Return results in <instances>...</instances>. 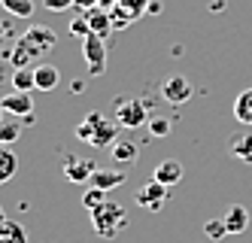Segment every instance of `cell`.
<instances>
[{
    "instance_id": "6da1fadb",
    "label": "cell",
    "mask_w": 252,
    "mask_h": 243,
    "mask_svg": "<svg viewBox=\"0 0 252 243\" xmlns=\"http://www.w3.org/2000/svg\"><path fill=\"white\" fill-rule=\"evenodd\" d=\"M58 43V36L52 28L46 25H31V31L22 36L19 43H15V52H9L6 58L12 61V67H28V61H40L46 58V52L49 49H55Z\"/></svg>"
},
{
    "instance_id": "7a4b0ae2",
    "label": "cell",
    "mask_w": 252,
    "mask_h": 243,
    "mask_svg": "<svg viewBox=\"0 0 252 243\" xmlns=\"http://www.w3.org/2000/svg\"><path fill=\"white\" fill-rule=\"evenodd\" d=\"M119 122L113 116H103V113H88L79 125H76V137L85 140L88 146H94V149H103V146H113L119 140Z\"/></svg>"
},
{
    "instance_id": "3957f363",
    "label": "cell",
    "mask_w": 252,
    "mask_h": 243,
    "mask_svg": "<svg viewBox=\"0 0 252 243\" xmlns=\"http://www.w3.org/2000/svg\"><path fill=\"white\" fill-rule=\"evenodd\" d=\"M92 228L103 240H113V237H119L125 228H128V213H125V207H119L116 201L106 198L100 207L92 210Z\"/></svg>"
},
{
    "instance_id": "277c9868",
    "label": "cell",
    "mask_w": 252,
    "mask_h": 243,
    "mask_svg": "<svg viewBox=\"0 0 252 243\" xmlns=\"http://www.w3.org/2000/svg\"><path fill=\"white\" fill-rule=\"evenodd\" d=\"M113 119L122 128L134 131V128H140V125L149 122V109H146V104H143L140 98H134V95H119L113 101Z\"/></svg>"
},
{
    "instance_id": "5b68a950",
    "label": "cell",
    "mask_w": 252,
    "mask_h": 243,
    "mask_svg": "<svg viewBox=\"0 0 252 243\" xmlns=\"http://www.w3.org/2000/svg\"><path fill=\"white\" fill-rule=\"evenodd\" d=\"M82 55H85L88 73H92V76H103V70H106V36L88 34L82 40Z\"/></svg>"
},
{
    "instance_id": "8992f818",
    "label": "cell",
    "mask_w": 252,
    "mask_h": 243,
    "mask_svg": "<svg viewBox=\"0 0 252 243\" xmlns=\"http://www.w3.org/2000/svg\"><path fill=\"white\" fill-rule=\"evenodd\" d=\"M134 201H137V207H140V210L158 213V210L167 204V185H161L158 179H149V182H143L140 189H137Z\"/></svg>"
},
{
    "instance_id": "52a82bcc",
    "label": "cell",
    "mask_w": 252,
    "mask_h": 243,
    "mask_svg": "<svg viewBox=\"0 0 252 243\" xmlns=\"http://www.w3.org/2000/svg\"><path fill=\"white\" fill-rule=\"evenodd\" d=\"M161 98H164L170 106L189 104V101L194 98V85L183 76V73H173V76H167L164 82H161Z\"/></svg>"
},
{
    "instance_id": "ba28073f",
    "label": "cell",
    "mask_w": 252,
    "mask_h": 243,
    "mask_svg": "<svg viewBox=\"0 0 252 243\" xmlns=\"http://www.w3.org/2000/svg\"><path fill=\"white\" fill-rule=\"evenodd\" d=\"M61 171H64V179H67V182H88V179L94 176L97 164H94L92 158H73V155H64Z\"/></svg>"
},
{
    "instance_id": "9c48e42d",
    "label": "cell",
    "mask_w": 252,
    "mask_h": 243,
    "mask_svg": "<svg viewBox=\"0 0 252 243\" xmlns=\"http://www.w3.org/2000/svg\"><path fill=\"white\" fill-rule=\"evenodd\" d=\"M0 106L6 113H12L15 119H22V116L33 113V98H31V91H9V95L0 98Z\"/></svg>"
},
{
    "instance_id": "30bf717a",
    "label": "cell",
    "mask_w": 252,
    "mask_h": 243,
    "mask_svg": "<svg viewBox=\"0 0 252 243\" xmlns=\"http://www.w3.org/2000/svg\"><path fill=\"white\" fill-rule=\"evenodd\" d=\"M183 176H186V167L179 164L176 158H164V161H161L155 171H152V179H158L161 185H167V189H170V185H176Z\"/></svg>"
},
{
    "instance_id": "8fae6325",
    "label": "cell",
    "mask_w": 252,
    "mask_h": 243,
    "mask_svg": "<svg viewBox=\"0 0 252 243\" xmlns=\"http://www.w3.org/2000/svg\"><path fill=\"white\" fill-rule=\"evenodd\" d=\"M33 79H37V91H55L61 85V70L55 64L40 61L37 67H33Z\"/></svg>"
},
{
    "instance_id": "7c38bea8",
    "label": "cell",
    "mask_w": 252,
    "mask_h": 243,
    "mask_svg": "<svg viewBox=\"0 0 252 243\" xmlns=\"http://www.w3.org/2000/svg\"><path fill=\"white\" fill-rule=\"evenodd\" d=\"M125 179H128V176H125V171H110V167H97L94 176H92V185H94V189H103V192H113V189H119Z\"/></svg>"
},
{
    "instance_id": "4fadbf2b",
    "label": "cell",
    "mask_w": 252,
    "mask_h": 243,
    "mask_svg": "<svg viewBox=\"0 0 252 243\" xmlns=\"http://www.w3.org/2000/svg\"><path fill=\"white\" fill-rule=\"evenodd\" d=\"M222 219H225V228H228V234H243V231L249 228V210H246V207H240V204H234V207H228Z\"/></svg>"
},
{
    "instance_id": "5bb4252c",
    "label": "cell",
    "mask_w": 252,
    "mask_h": 243,
    "mask_svg": "<svg viewBox=\"0 0 252 243\" xmlns=\"http://www.w3.org/2000/svg\"><path fill=\"white\" fill-rule=\"evenodd\" d=\"M110 155H113L116 164H134L140 158V143H134V140H116L110 146Z\"/></svg>"
},
{
    "instance_id": "9a60e30c",
    "label": "cell",
    "mask_w": 252,
    "mask_h": 243,
    "mask_svg": "<svg viewBox=\"0 0 252 243\" xmlns=\"http://www.w3.org/2000/svg\"><path fill=\"white\" fill-rule=\"evenodd\" d=\"M234 119L246 128H252V88H243L240 95L234 98Z\"/></svg>"
},
{
    "instance_id": "2e32d148",
    "label": "cell",
    "mask_w": 252,
    "mask_h": 243,
    "mask_svg": "<svg viewBox=\"0 0 252 243\" xmlns=\"http://www.w3.org/2000/svg\"><path fill=\"white\" fill-rule=\"evenodd\" d=\"M85 18H88V28H92V34H100V36H106V34L113 31V18L103 12V6L85 9Z\"/></svg>"
},
{
    "instance_id": "e0dca14e",
    "label": "cell",
    "mask_w": 252,
    "mask_h": 243,
    "mask_svg": "<svg viewBox=\"0 0 252 243\" xmlns=\"http://www.w3.org/2000/svg\"><path fill=\"white\" fill-rule=\"evenodd\" d=\"M228 152L237 158V161H246V164H249V161H252V134H234Z\"/></svg>"
},
{
    "instance_id": "ac0fdd59",
    "label": "cell",
    "mask_w": 252,
    "mask_h": 243,
    "mask_svg": "<svg viewBox=\"0 0 252 243\" xmlns=\"http://www.w3.org/2000/svg\"><path fill=\"white\" fill-rule=\"evenodd\" d=\"M0 243H28V231L15 219H3L0 222Z\"/></svg>"
},
{
    "instance_id": "d6986e66",
    "label": "cell",
    "mask_w": 252,
    "mask_h": 243,
    "mask_svg": "<svg viewBox=\"0 0 252 243\" xmlns=\"http://www.w3.org/2000/svg\"><path fill=\"white\" fill-rule=\"evenodd\" d=\"M15 171H19V158H15V152L9 146H0V185L9 182L15 176Z\"/></svg>"
},
{
    "instance_id": "ffe728a7",
    "label": "cell",
    "mask_w": 252,
    "mask_h": 243,
    "mask_svg": "<svg viewBox=\"0 0 252 243\" xmlns=\"http://www.w3.org/2000/svg\"><path fill=\"white\" fill-rule=\"evenodd\" d=\"M9 79H12V91H33L37 88V79H33L31 67H15Z\"/></svg>"
},
{
    "instance_id": "44dd1931",
    "label": "cell",
    "mask_w": 252,
    "mask_h": 243,
    "mask_svg": "<svg viewBox=\"0 0 252 243\" xmlns=\"http://www.w3.org/2000/svg\"><path fill=\"white\" fill-rule=\"evenodd\" d=\"M0 6L15 18H31L33 15V0H0Z\"/></svg>"
},
{
    "instance_id": "7402d4cb",
    "label": "cell",
    "mask_w": 252,
    "mask_h": 243,
    "mask_svg": "<svg viewBox=\"0 0 252 243\" xmlns=\"http://www.w3.org/2000/svg\"><path fill=\"white\" fill-rule=\"evenodd\" d=\"M22 119L19 122H0V146H12L15 140L22 137Z\"/></svg>"
},
{
    "instance_id": "603a6c76",
    "label": "cell",
    "mask_w": 252,
    "mask_h": 243,
    "mask_svg": "<svg viewBox=\"0 0 252 243\" xmlns=\"http://www.w3.org/2000/svg\"><path fill=\"white\" fill-rule=\"evenodd\" d=\"M146 128H149V134H152V137H167L170 131H173V122H170L167 116H149Z\"/></svg>"
},
{
    "instance_id": "cb8c5ba5",
    "label": "cell",
    "mask_w": 252,
    "mask_h": 243,
    "mask_svg": "<svg viewBox=\"0 0 252 243\" xmlns=\"http://www.w3.org/2000/svg\"><path fill=\"white\" fill-rule=\"evenodd\" d=\"M103 201H106V192H103V189H94V185L82 195V204H85V210H88V213H92L94 207H100Z\"/></svg>"
},
{
    "instance_id": "d4e9b609",
    "label": "cell",
    "mask_w": 252,
    "mask_h": 243,
    "mask_svg": "<svg viewBox=\"0 0 252 243\" xmlns=\"http://www.w3.org/2000/svg\"><path fill=\"white\" fill-rule=\"evenodd\" d=\"M204 234H207L210 240H222V237L228 234V228H225V219H210L207 225H204Z\"/></svg>"
},
{
    "instance_id": "484cf974",
    "label": "cell",
    "mask_w": 252,
    "mask_h": 243,
    "mask_svg": "<svg viewBox=\"0 0 252 243\" xmlns=\"http://www.w3.org/2000/svg\"><path fill=\"white\" fill-rule=\"evenodd\" d=\"M70 34H73V36H82V40H85V36L92 34V28H88V18H85V15H82V18H73V22H70Z\"/></svg>"
},
{
    "instance_id": "4316f807",
    "label": "cell",
    "mask_w": 252,
    "mask_h": 243,
    "mask_svg": "<svg viewBox=\"0 0 252 243\" xmlns=\"http://www.w3.org/2000/svg\"><path fill=\"white\" fill-rule=\"evenodd\" d=\"M43 6H46L49 12H64V9H70V6H76V0H43Z\"/></svg>"
},
{
    "instance_id": "83f0119b",
    "label": "cell",
    "mask_w": 252,
    "mask_h": 243,
    "mask_svg": "<svg viewBox=\"0 0 252 243\" xmlns=\"http://www.w3.org/2000/svg\"><path fill=\"white\" fill-rule=\"evenodd\" d=\"M106 0H76V6H82V9H94V6H103Z\"/></svg>"
},
{
    "instance_id": "f1b7e54d",
    "label": "cell",
    "mask_w": 252,
    "mask_h": 243,
    "mask_svg": "<svg viewBox=\"0 0 252 243\" xmlns=\"http://www.w3.org/2000/svg\"><path fill=\"white\" fill-rule=\"evenodd\" d=\"M6 31H9V25H0V36H3V34H6Z\"/></svg>"
},
{
    "instance_id": "f546056e",
    "label": "cell",
    "mask_w": 252,
    "mask_h": 243,
    "mask_svg": "<svg viewBox=\"0 0 252 243\" xmlns=\"http://www.w3.org/2000/svg\"><path fill=\"white\" fill-rule=\"evenodd\" d=\"M3 219H6V210H3V207H0V222H3Z\"/></svg>"
},
{
    "instance_id": "4dcf8cb0",
    "label": "cell",
    "mask_w": 252,
    "mask_h": 243,
    "mask_svg": "<svg viewBox=\"0 0 252 243\" xmlns=\"http://www.w3.org/2000/svg\"><path fill=\"white\" fill-rule=\"evenodd\" d=\"M3 113H6V109H3V106H0V122H3Z\"/></svg>"
}]
</instances>
